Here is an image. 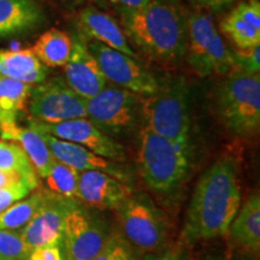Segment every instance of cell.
I'll list each match as a JSON object with an SVG mask.
<instances>
[{"instance_id":"1","label":"cell","mask_w":260,"mask_h":260,"mask_svg":"<svg viewBox=\"0 0 260 260\" xmlns=\"http://www.w3.org/2000/svg\"><path fill=\"white\" fill-rule=\"evenodd\" d=\"M239 160L225 154L201 175L194 188L182 229V241L194 245L228 234L241 207Z\"/></svg>"},{"instance_id":"2","label":"cell","mask_w":260,"mask_h":260,"mask_svg":"<svg viewBox=\"0 0 260 260\" xmlns=\"http://www.w3.org/2000/svg\"><path fill=\"white\" fill-rule=\"evenodd\" d=\"M118 14L125 37L152 60L175 65L184 59L188 14L177 0H151L142 9Z\"/></svg>"},{"instance_id":"3","label":"cell","mask_w":260,"mask_h":260,"mask_svg":"<svg viewBox=\"0 0 260 260\" xmlns=\"http://www.w3.org/2000/svg\"><path fill=\"white\" fill-rule=\"evenodd\" d=\"M193 146L155 134L141 124L138 136V164L146 186L164 201L180 195L188 180Z\"/></svg>"},{"instance_id":"4","label":"cell","mask_w":260,"mask_h":260,"mask_svg":"<svg viewBox=\"0 0 260 260\" xmlns=\"http://www.w3.org/2000/svg\"><path fill=\"white\" fill-rule=\"evenodd\" d=\"M189 99L184 77L159 81L157 92L141 96V124L172 141L193 146Z\"/></svg>"},{"instance_id":"5","label":"cell","mask_w":260,"mask_h":260,"mask_svg":"<svg viewBox=\"0 0 260 260\" xmlns=\"http://www.w3.org/2000/svg\"><path fill=\"white\" fill-rule=\"evenodd\" d=\"M217 93V107L223 124L239 138L256 134L260 126L259 74L233 71Z\"/></svg>"},{"instance_id":"6","label":"cell","mask_w":260,"mask_h":260,"mask_svg":"<svg viewBox=\"0 0 260 260\" xmlns=\"http://www.w3.org/2000/svg\"><path fill=\"white\" fill-rule=\"evenodd\" d=\"M190 69L201 77L229 75L235 70V53L224 42L209 14L188 15L186 56Z\"/></svg>"},{"instance_id":"7","label":"cell","mask_w":260,"mask_h":260,"mask_svg":"<svg viewBox=\"0 0 260 260\" xmlns=\"http://www.w3.org/2000/svg\"><path fill=\"white\" fill-rule=\"evenodd\" d=\"M87 118L104 134L119 141L141 125V96L117 86H106L86 100Z\"/></svg>"},{"instance_id":"8","label":"cell","mask_w":260,"mask_h":260,"mask_svg":"<svg viewBox=\"0 0 260 260\" xmlns=\"http://www.w3.org/2000/svg\"><path fill=\"white\" fill-rule=\"evenodd\" d=\"M123 237L144 252H157L168 237V219L161 210L144 193H133L116 210Z\"/></svg>"},{"instance_id":"9","label":"cell","mask_w":260,"mask_h":260,"mask_svg":"<svg viewBox=\"0 0 260 260\" xmlns=\"http://www.w3.org/2000/svg\"><path fill=\"white\" fill-rule=\"evenodd\" d=\"M106 223L86 206L74 201L65 214L60 247L65 260H93L109 237Z\"/></svg>"},{"instance_id":"10","label":"cell","mask_w":260,"mask_h":260,"mask_svg":"<svg viewBox=\"0 0 260 260\" xmlns=\"http://www.w3.org/2000/svg\"><path fill=\"white\" fill-rule=\"evenodd\" d=\"M28 111L32 119L41 123H60L86 118V100L68 86L63 77H53L31 87Z\"/></svg>"},{"instance_id":"11","label":"cell","mask_w":260,"mask_h":260,"mask_svg":"<svg viewBox=\"0 0 260 260\" xmlns=\"http://www.w3.org/2000/svg\"><path fill=\"white\" fill-rule=\"evenodd\" d=\"M86 45L95 58L107 82L128 89L140 96H148L157 92L159 80L138 63L136 58L107 47L94 40H87Z\"/></svg>"},{"instance_id":"12","label":"cell","mask_w":260,"mask_h":260,"mask_svg":"<svg viewBox=\"0 0 260 260\" xmlns=\"http://www.w3.org/2000/svg\"><path fill=\"white\" fill-rule=\"evenodd\" d=\"M29 126L57 139L82 146L100 157L110 159V160L123 162L126 158L125 149L121 142L104 134L87 117L53 123V124L41 123L31 118L29 121Z\"/></svg>"},{"instance_id":"13","label":"cell","mask_w":260,"mask_h":260,"mask_svg":"<svg viewBox=\"0 0 260 260\" xmlns=\"http://www.w3.org/2000/svg\"><path fill=\"white\" fill-rule=\"evenodd\" d=\"M74 201V199H67L52 191H47L42 206L19 230L22 240L29 251L31 252L32 249L45 246H60L65 214Z\"/></svg>"},{"instance_id":"14","label":"cell","mask_w":260,"mask_h":260,"mask_svg":"<svg viewBox=\"0 0 260 260\" xmlns=\"http://www.w3.org/2000/svg\"><path fill=\"white\" fill-rule=\"evenodd\" d=\"M40 135L50 149L52 157L57 161L63 162L80 172L89 170L104 171L125 183L130 182V171L121 162L100 157L82 146L64 141L45 133H40Z\"/></svg>"},{"instance_id":"15","label":"cell","mask_w":260,"mask_h":260,"mask_svg":"<svg viewBox=\"0 0 260 260\" xmlns=\"http://www.w3.org/2000/svg\"><path fill=\"white\" fill-rule=\"evenodd\" d=\"M64 81L84 100L96 95L107 86V80L87 48L83 37H77L74 40L71 56L64 65Z\"/></svg>"},{"instance_id":"16","label":"cell","mask_w":260,"mask_h":260,"mask_svg":"<svg viewBox=\"0 0 260 260\" xmlns=\"http://www.w3.org/2000/svg\"><path fill=\"white\" fill-rule=\"evenodd\" d=\"M133 191L129 183L104 171L80 172L77 200L98 210H117Z\"/></svg>"},{"instance_id":"17","label":"cell","mask_w":260,"mask_h":260,"mask_svg":"<svg viewBox=\"0 0 260 260\" xmlns=\"http://www.w3.org/2000/svg\"><path fill=\"white\" fill-rule=\"evenodd\" d=\"M77 25L84 39L100 42L122 53L136 58V53L130 47L123 29L105 11L98 6L88 5L77 12Z\"/></svg>"},{"instance_id":"18","label":"cell","mask_w":260,"mask_h":260,"mask_svg":"<svg viewBox=\"0 0 260 260\" xmlns=\"http://www.w3.org/2000/svg\"><path fill=\"white\" fill-rule=\"evenodd\" d=\"M220 30L239 50L260 45L259 0H248L237 4L220 22Z\"/></svg>"},{"instance_id":"19","label":"cell","mask_w":260,"mask_h":260,"mask_svg":"<svg viewBox=\"0 0 260 260\" xmlns=\"http://www.w3.org/2000/svg\"><path fill=\"white\" fill-rule=\"evenodd\" d=\"M0 135L3 140L21 146L39 176L42 178L46 176L54 158L38 130L29 125L19 126L17 122L5 123L0 125Z\"/></svg>"},{"instance_id":"20","label":"cell","mask_w":260,"mask_h":260,"mask_svg":"<svg viewBox=\"0 0 260 260\" xmlns=\"http://www.w3.org/2000/svg\"><path fill=\"white\" fill-rule=\"evenodd\" d=\"M230 241L242 251L258 254L260 251V195L253 193L240 207L228 230Z\"/></svg>"},{"instance_id":"21","label":"cell","mask_w":260,"mask_h":260,"mask_svg":"<svg viewBox=\"0 0 260 260\" xmlns=\"http://www.w3.org/2000/svg\"><path fill=\"white\" fill-rule=\"evenodd\" d=\"M44 19L35 0H0V38L34 29Z\"/></svg>"},{"instance_id":"22","label":"cell","mask_w":260,"mask_h":260,"mask_svg":"<svg viewBox=\"0 0 260 260\" xmlns=\"http://www.w3.org/2000/svg\"><path fill=\"white\" fill-rule=\"evenodd\" d=\"M48 70L30 48L0 50V75L27 84H38L47 79Z\"/></svg>"},{"instance_id":"23","label":"cell","mask_w":260,"mask_h":260,"mask_svg":"<svg viewBox=\"0 0 260 260\" xmlns=\"http://www.w3.org/2000/svg\"><path fill=\"white\" fill-rule=\"evenodd\" d=\"M74 46V39L60 29L51 28L42 32L30 50L46 68H60L68 63Z\"/></svg>"},{"instance_id":"24","label":"cell","mask_w":260,"mask_h":260,"mask_svg":"<svg viewBox=\"0 0 260 260\" xmlns=\"http://www.w3.org/2000/svg\"><path fill=\"white\" fill-rule=\"evenodd\" d=\"M30 90V84L0 75V125L17 122L27 107Z\"/></svg>"},{"instance_id":"25","label":"cell","mask_w":260,"mask_h":260,"mask_svg":"<svg viewBox=\"0 0 260 260\" xmlns=\"http://www.w3.org/2000/svg\"><path fill=\"white\" fill-rule=\"evenodd\" d=\"M47 190H38L0 212V229L21 230L42 206Z\"/></svg>"},{"instance_id":"26","label":"cell","mask_w":260,"mask_h":260,"mask_svg":"<svg viewBox=\"0 0 260 260\" xmlns=\"http://www.w3.org/2000/svg\"><path fill=\"white\" fill-rule=\"evenodd\" d=\"M79 177L80 171L54 159L53 164L44 180L46 181L48 189L52 193L60 195L67 199L76 200Z\"/></svg>"},{"instance_id":"27","label":"cell","mask_w":260,"mask_h":260,"mask_svg":"<svg viewBox=\"0 0 260 260\" xmlns=\"http://www.w3.org/2000/svg\"><path fill=\"white\" fill-rule=\"evenodd\" d=\"M0 170L15 171L31 180H38V174L21 146L12 141L0 140Z\"/></svg>"},{"instance_id":"28","label":"cell","mask_w":260,"mask_h":260,"mask_svg":"<svg viewBox=\"0 0 260 260\" xmlns=\"http://www.w3.org/2000/svg\"><path fill=\"white\" fill-rule=\"evenodd\" d=\"M29 254L19 230L0 229V260H28Z\"/></svg>"},{"instance_id":"29","label":"cell","mask_w":260,"mask_h":260,"mask_svg":"<svg viewBox=\"0 0 260 260\" xmlns=\"http://www.w3.org/2000/svg\"><path fill=\"white\" fill-rule=\"evenodd\" d=\"M93 260H136L130 243L119 234H110Z\"/></svg>"},{"instance_id":"30","label":"cell","mask_w":260,"mask_h":260,"mask_svg":"<svg viewBox=\"0 0 260 260\" xmlns=\"http://www.w3.org/2000/svg\"><path fill=\"white\" fill-rule=\"evenodd\" d=\"M235 53L236 71L246 74H259L260 70V45L247 50H239ZM234 70V71H235Z\"/></svg>"},{"instance_id":"31","label":"cell","mask_w":260,"mask_h":260,"mask_svg":"<svg viewBox=\"0 0 260 260\" xmlns=\"http://www.w3.org/2000/svg\"><path fill=\"white\" fill-rule=\"evenodd\" d=\"M39 180H31L25 177L24 175L15 171L0 170V189L6 188H17V187H28L29 189L34 190L38 187Z\"/></svg>"},{"instance_id":"32","label":"cell","mask_w":260,"mask_h":260,"mask_svg":"<svg viewBox=\"0 0 260 260\" xmlns=\"http://www.w3.org/2000/svg\"><path fill=\"white\" fill-rule=\"evenodd\" d=\"M32 191L28 187H17V188H6L0 189V212L8 209L16 201L23 199L27 195Z\"/></svg>"},{"instance_id":"33","label":"cell","mask_w":260,"mask_h":260,"mask_svg":"<svg viewBox=\"0 0 260 260\" xmlns=\"http://www.w3.org/2000/svg\"><path fill=\"white\" fill-rule=\"evenodd\" d=\"M28 260H65L60 246L52 245L32 249Z\"/></svg>"},{"instance_id":"34","label":"cell","mask_w":260,"mask_h":260,"mask_svg":"<svg viewBox=\"0 0 260 260\" xmlns=\"http://www.w3.org/2000/svg\"><path fill=\"white\" fill-rule=\"evenodd\" d=\"M188 2L200 9H206L210 11H222L233 5L235 0H188Z\"/></svg>"},{"instance_id":"35","label":"cell","mask_w":260,"mask_h":260,"mask_svg":"<svg viewBox=\"0 0 260 260\" xmlns=\"http://www.w3.org/2000/svg\"><path fill=\"white\" fill-rule=\"evenodd\" d=\"M118 12L136 11L148 4L151 0H109Z\"/></svg>"},{"instance_id":"36","label":"cell","mask_w":260,"mask_h":260,"mask_svg":"<svg viewBox=\"0 0 260 260\" xmlns=\"http://www.w3.org/2000/svg\"><path fill=\"white\" fill-rule=\"evenodd\" d=\"M147 260H188V255L186 251L180 247H172V248L164 249L159 252Z\"/></svg>"},{"instance_id":"37","label":"cell","mask_w":260,"mask_h":260,"mask_svg":"<svg viewBox=\"0 0 260 260\" xmlns=\"http://www.w3.org/2000/svg\"><path fill=\"white\" fill-rule=\"evenodd\" d=\"M59 2L70 10L82 9L88 5L98 6V8H106L107 6L106 0H59Z\"/></svg>"},{"instance_id":"38","label":"cell","mask_w":260,"mask_h":260,"mask_svg":"<svg viewBox=\"0 0 260 260\" xmlns=\"http://www.w3.org/2000/svg\"><path fill=\"white\" fill-rule=\"evenodd\" d=\"M210 260H219V259H210Z\"/></svg>"}]
</instances>
